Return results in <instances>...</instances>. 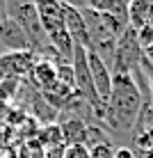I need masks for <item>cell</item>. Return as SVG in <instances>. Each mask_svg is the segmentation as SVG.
I'll return each mask as SVG.
<instances>
[{
    "instance_id": "1",
    "label": "cell",
    "mask_w": 153,
    "mask_h": 158,
    "mask_svg": "<svg viewBox=\"0 0 153 158\" xmlns=\"http://www.w3.org/2000/svg\"><path fill=\"white\" fill-rule=\"evenodd\" d=\"M142 106H144V99H142V92H139V87L135 85L133 76L114 73L110 96L103 103L101 126L110 135L133 133L135 124H137V119H139Z\"/></svg>"
},
{
    "instance_id": "2",
    "label": "cell",
    "mask_w": 153,
    "mask_h": 158,
    "mask_svg": "<svg viewBox=\"0 0 153 158\" xmlns=\"http://www.w3.org/2000/svg\"><path fill=\"white\" fill-rule=\"evenodd\" d=\"M142 67V44L137 37L135 28H126L119 35L117 44H114L112 51V62H110V71L114 73H135Z\"/></svg>"
},
{
    "instance_id": "3",
    "label": "cell",
    "mask_w": 153,
    "mask_h": 158,
    "mask_svg": "<svg viewBox=\"0 0 153 158\" xmlns=\"http://www.w3.org/2000/svg\"><path fill=\"white\" fill-rule=\"evenodd\" d=\"M37 57L32 51H9V53H0V73L2 78H14L21 80L25 76H30L32 67H34Z\"/></svg>"
},
{
    "instance_id": "4",
    "label": "cell",
    "mask_w": 153,
    "mask_h": 158,
    "mask_svg": "<svg viewBox=\"0 0 153 158\" xmlns=\"http://www.w3.org/2000/svg\"><path fill=\"white\" fill-rule=\"evenodd\" d=\"M87 64H89V73H91V80H94V87L101 96V101L105 103V99L110 96V89H112V71L103 57L98 55L94 48H87Z\"/></svg>"
},
{
    "instance_id": "5",
    "label": "cell",
    "mask_w": 153,
    "mask_h": 158,
    "mask_svg": "<svg viewBox=\"0 0 153 158\" xmlns=\"http://www.w3.org/2000/svg\"><path fill=\"white\" fill-rule=\"evenodd\" d=\"M62 14H64V28H66L69 37L73 39V44L75 46H83V48H91L89 30H87L83 12L75 7H69V5H62Z\"/></svg>"
},
{
    "instance_id": "6",
    "label": "cell",
    "mask_w": 153,
    "mask_h": 158,
    "mask_svg": "<svg viewBox=\"0 0 153 158\" xmlns=\"http://www.w3.org/2000/svg\"><path fill=\"white\" fill-rule=\"evenodd\" d=\"M34 2V9L39 14L41 28L46 32V37L55 30L64 28V14H62V5L59 0H32Z\"/></svg>"
},
{
    "instance_id": "7",
    "label": "cell",
    "mask_w": 153,
    "mask_h": 158,
    "mask_svg": "<svg viewBox=\"0 0 153 158\" xmlns=\"http://www.w3.org/2000/svg\"><path fill=\"white\" fill-rule=\"evenodd\" d=\"M0 48H2V53L30 51V41H28V37H25V32L21 30L9 16L5 21H0Z\"/></svg>"
},
{
    "instance_id": "8",
    "label": "cell",
    "mask_w": 153,
    "mask_h": 158,
    "mask_svg": "<svg viewBox=\"0 0 153 158\" xmlns=\"http://www.w3.org/2000/svg\"><path fill=\"white\" fill-rule=\"evenodd\" d=\"M59 57V55H57ZM30 80H32V87H37L39 92L48 89L53 83L57 80V73H55V57H37L34 67L30 71Z\"/></svg>"
},
{
    "instance_id": "9",
    "label": "cell",
    "mask_w": 153,
    "mask_h": 158,
    "mask_svg": "<svg viewBox=\"0 0 153 158\" xmlns=\"http://www.w3.org/2000/svg\"><path fill=\"white\" fill-rule=\"evenodd\" d=\"M59 119V131H62L64 144H85L89 124L80 117H57Z\"/></svg>"
},
{
    "instance_id": "10",
    "label": "cell",
    "mask_w": 153,
    "mask_h": 158,
    "mask_svg": "<svg viewBox=\"0 0 153 158\" xmlns=\"http://www.w3.org/2000/svg\"><path fill=\"white\" fill-rule=\"evenodd\" d=\"M153 21V0H130L128 2V25L135 30Z\"/></svg>"
},
{
    "instance_id": "11",
    "label": "cell",
    "mask_w": 153,
    "mask_h": 158,
    "mask_svg": "<svg viewBox=\"0 0 153 158\" xmlns=\"http://www.w3.org/2000/svg\"><path fill=\"white\" fill-rule=\"evenodd\" d=\"M130 140H133V151H139V156L146 154V151L153 149V128L135 126L133 133H130Z\"/></svg>"
},
{
    "instance_id": "12",
    "label": "cell",
    "mask_w": 153,
    "mask_h": 158,
    "mask_svg": "<svg viewBox=\"0 0 153 158\" xmlns=\"http://www.w3.org/2000/svg\"><path fill=\"white\" fill-rule=\"evenodd\" d=\"M37 140H39V144L43 147V149H50V147L64 144L59 124H43V128H39V133H37Z\"/></svg>"
},
{
    "instance_id": "13",
    "label": "cell",
    "mask_w": 153,
    "mask_h": 158,
    "mask_svg": "<svg viewBox=\"0 0 153 158\" xmlns=\"http://www.w3.org/2000/svg\"><path fill=\"white\" fill-rule=\"evenodd\" d=\"M62 158H89V147H85V144H64Z\"/></svg>"
},
{
    "instance_id": "14",
    "label": "cell",
    "mask_w": 153,
    "mask_h": 158,
    "mask_svg": "<svg viewBox=\"0 0 153 158\" xmlns=\"http://www.w3.org/2000/svg\"><path fill=\"white\" fill-rule=\"evenodd\" d=\"M89 158H114L112 142H103V144L91 147V149H89Z\"/></svg>"
},
{
    "instance_id": "15",
    "label": "cell",
    "mask_w": 153,
    "mask_h": 158,
    "mask_svg": "<svg viewBox=\"0 0 153 158\" xmlns=\"http://www.w3.org/2000/svg\"><path fill=\"white\" fill-rule=\"evenodd\" d=\"M137 37H139L142 48L149 46V44H153V21H151V23H146L144 28H139V30H137Z\"/></svg>"
},
{
    "instance_id": "16",
    "label": "cell",
    "mask_w": 153,
    "mask_h": 158,
    "mask_svg": "<svg viewBox=\"0 0 153 158\" xmlns=\"http://www.w3.org/2000/svg\"><path fill=\"white\" fill-rule=\"evenodd\" d=\"M114 158H137V154L130 147H117L114 149Z\"/></svg>"
},
{
    "instance_id": "17",
    "label": "cell",
    "mask_w": 153,
    "mask_h": 158,
    "mask_svg": "<svg viewBox=\"0 0 153 158\" xmlns=\"http://www.w3.org/2000/svg\"><path fill=\"white\" fill-rule=\"evenodd\" d=\"M142 62H146V64L153 67V44H149V46L142 48Z\"/></svg>"
},
{
    "instance_id": "18",
    "label": "cell",
    "mask_w": 153,
    "mask_h": 158,
    "mask_svg": "<svg viewBox=\"0 0 153 158\" xmlns=\"http://www.w3.org/2000/svg\"><path fill=\"white\" fill-rule=\"evenodd\" d=\"M149 103L153 106V78H149Z\"/></svg>"
},
{
    "instance_id": "19",
    "label": "cell",
    "mask_w": 153,
    "mask_h": 158,
    "mask_svg": "<svg viewBox=\"0 0 153 158\" xmlns=\"http://www.w3.org/2000/svg\"><path fill=\"white\" fill-rule=\"evenodd\" d=\"M139 158H153V149H151V151H146V154H142Z\"/></svg>"
},
{
    "instance_id": "20",
    "label": "cell",
    "mask_w": 153,
    "mask_h": 158,
    "mask_svg": "<svg viewBox=\"0 0 153 158\" xmlns=\"http://www.w3.org/2000/svg\"><path fill=\"white\" fill-rule=\"evenodd\" d=\"M0 80H2V73H0Z\"/></svg>"
}]
</instances>
